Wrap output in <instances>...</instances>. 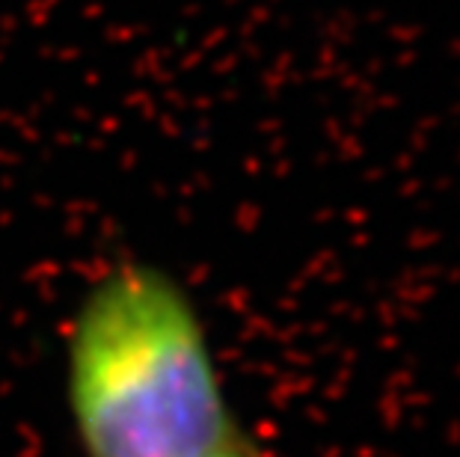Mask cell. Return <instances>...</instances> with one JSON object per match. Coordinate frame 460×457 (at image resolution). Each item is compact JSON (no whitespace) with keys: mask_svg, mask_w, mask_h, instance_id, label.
Segmentation results:
<instances>
[{"mask_svg":"<svg viewBox=\"0 0 460 457\" xmlns=\"http://www.w3.org/2000/svg\"><path fill=\"white\" fill-rule=\"evenodd\" d=\"M66 401L84 457H202L241 434L197 303L152 261H116L86 288Z\"/></svg>","mask_w":460,"mask_h":457,"instance_id":"1","label":"cell"},{"mask_svg":"<svg viewBox=\"0 0 460 457\" xmlns=\"http://www.w3.org/2000/svg\"><path fill=\"white\" fill-rule=\"evenodd\" d=\"M202 457H259V452L243 440V434H234L232 440H226L223 445H217V449H211Z\"/></svg>","mask_w":460,"mask_h":457,"instance_id":"2","label":"cell"}]
</instances>
